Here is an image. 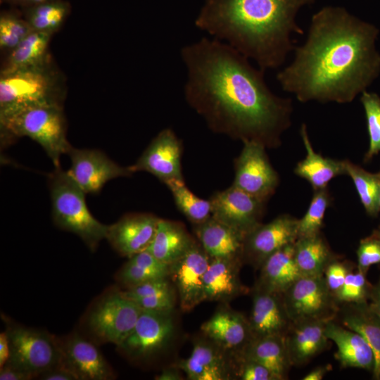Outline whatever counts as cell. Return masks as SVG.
Returning a JSON list of instances; mask_svg holds the SVG:
<instances>
[{
	"label": "cell",
	"mask_w": 380,
	"mask_h": 380,
	"mask_svg": "<svg viewBox=\"0 0 380 380\" xmlns=\"http://www.w3.org/2000/svg\"><path fill=\"white\" fill-rule=\"evenodd\" d=\"M168 276L169 266L145 250L128 258V260L115 273V279L123 289H126Z\"/></svg>",
	"instance_id": "32"
},
{
	"label": "cell",
	"mask_w": 380,
	"mask_h": 380,
	"mask_svg": "<svg viewBox=\"0 0 380 380\" xmlns=\"http://www.w3.org/2000/svg\"><path fill=\"white\" fill-rule=\"evenodd\" d=\"M194 232L202 248L210 258L243 261L246 236L211 217L194 225Z\"/></svg>",
	"instance_id": "21"
},
{
	"label": "cell",
	"mask_w": 380,
	"mask_h": 380,
	"mask_svg": "<svg viewBox=\"0 0 380 380\" xmlns=\"http://www.w3.org/2000/svg\"><path fill=\"white\" fill-rule=\"evenodd\" d=\"M329 321L314 319L291 324L284 336L291 365H304L326 347L329 339L325 329Z\"/></svg>",
	"instance_id": "23"
},
{
	"label": "cell",
	"mask_w": 380,
	"mask_h": 380,
	"mask_svg": "<svg viewBox=\"0 0 380 380\" xmlns=\"http://www.w3.org/2000/svg\"><path fill=\"white\" fill-rule=\"evenodd\" d=\"M172 312L142 310L133 329L117 350L134 362H145L161 353L175 334Z\"/></svg>",
	"instance_id": "10"
},
{
	"label": "cell",
	"mask_w": 380,
	"mask_h": 380,
	"mask_svg": "<svg viewBox=\"0 0 380 380\" xmlns=\"http://www.w3.org/2000/svg\"><path fill=\"white\" fill-rule=\"evenodd\" d=\"M34 379L32 375L7 362L0 368L1 380H30Z\"/></svg>",
	"instance_id": "46"
},
{
	"label": "cell",
	"mask_w": 380,
	"mask_h": 380,
	"mask_svg": "<svg viewBox=\"0 0 380 380\" xmlns=\"http://www.w3.org/2000/svg\"><path fill=\"white\" fill-rule=\"evenodd\" d=\"M378 33L343 8L324 7L312 15L305 42L294 48L293 61L277 80L303 103H350L380 72Z\"/></svg>",
	"instance_id": "2"
},
{
	"label": "cell",
	"mask_w": 380,
	"mask_h": 380,
	"mask_svg": "<svg viewBox=\"0 0 380 380\" xmlns=\"http://www.w3.org/2000/svg\"><path fill=\"white\" fill-rule=\"evenodd\" d=\"M67 154L71 162L68 172L85 194H97L109 180L133 174L99 150L72 146Z\"/></svg>",
	"instance_id": "15"
},
{
	"label": "cell",
	"mask_w": 380,
	"mask_h": 380,
	"mask_svg": "<svg viewBox=\"0 0 380 380\" xmlns=\"http://www.w3.org/2000/svg\"><path fill=\"white\" fill-rule=\"evenodd\" d=\"M194 241L182 223L160 218L146 251L169 266L182 257Z\"/></svg>",
	"instance_id": "28"
},
{
	"label": "cell",
	"mask_w": 380,
	"mask_h": 380,
	"mask_svg": "<svg viewBox=\"0 0 380 380\" xmlns=\"http://www.w3.org/2000/svg\"><path fill=\"white\" fill-rule=\"evenodd\" d=\"M4 136L27 137L37 142L55 167L72 146L66 137V121L63 106L44 105L28 108L0 118Z\"/></svg>",
	"instance_id": "7"
},
{
	"label": "cell",
	"mask_w": 380,
	"mask_h": 380,
	"mask_svg": "<svg viewBox=\"0 0 380 380\" xmlns=\"http://www.w3.org/2000/svg\"><path fill=\"white\" fill-rule=\"evenodd\" d=\"M329 371V366H322L315 368L310 373L305 375L303 380H321L323 379L325 374Z\"/></svg>",
	"instance_id": "51"
},
{
	"label": "cell",
	"mask_w": 380,
	"mask_h": 380,
	"mask_svg": "<svg viewBox=\"0 0 380 380\" xmlns=\"http://www.w3.org/2000/svg\"><path fill=\"white\" fill-rule=\"evenodd\" d=\"M120 289L122 295L132 301L176 291L169 277L153 279Z\"/></svg>",
	"instance_id": "41"
},
{
	"label": "cell",
	"mask_w": 380,
	"mask_h": 380,
	"mask_svg": "<svg viewBox=\"0 0 380 380\" xmlns=\"http://www.w3.org/2000/svg\"><path fill=\"white\" fill-rule=\"evenodd\" d=\"M315 0H205L195 25L226 42L263 71L282 65L303 34L298 10Z\"/></svg>",
	"instance_id": "3"
},
{
	"label": "cell",
	"mask_w": 380,
	"mask_h": 380,
	"mask_svg": "<svg viewBox=\"0 0 380 380\" xmlns=\"http://www.w3.org/2000/svg\"><path fill=\"white\" fill-rule=\"evenodd\" d=\"M294 258L302 275H324L334 259L321 234L298 238L294 243Z\"/></svg>",
	"instance_id": "33"
},
{
	"label": "cell",
	"mask_w": 380,
	"mask_h": 380,
	"mask_svg": "<svg viewBox=\"0 0 380 380\" xmlns=\"http://www.w3.org/2000/svg\"><path fill=\"white\" fill-rule=\"evenodd\" d=\"M61 362L77 380H112L115 371L97 348V344L75 331L58 337Z\"/></svg>",
	"instance_id": "13"
},
{
	"label": "cell",
	"mask_w": 380,
	"mask_h": 380,
	"mask_svg": "<svg viewBox=\"0 0 380 380\" xmlns=\"http://www.w3.org/2000/svg\"><path fill=\"white\" fill-rule=\"evenodd\" d=\"M210 258L195 240L186 253L169 265V279L179 296L182 311L189 312L205 300L204 276Z\"/></svg>",
	"instance_id": "12"
},
{
	"label": "cell",
	"mask_w": 380,
	"mask_h": 380,
	"mask_svg": "<svg viewBox=\"0 0 380 380\" xmlns=\"http://www.w3.org/2000/svg\"><path fill=\"white\" fill-rule=\"evenodd\" d=\"M294 243L278 250L263 261L255 288L282 294L302 276L294 258Z\"/></svg>",
	"instance_id": "26"
},
{
	"label": "cell",
	"mask_w": 380,
	"mask_h": 380,
	"mask_svg": "<svg viewBox=\"0 0 380 380\" xmlns=\"http://www.w3.org/2000/svg\"><path fill=\"white\" fill-rule=\"evenodd\" d=\"M239 362V374L242 380H277L267 367L255 361L241 358Z\"/></svg>",
	"instance_id": "44"
},
{
	"label": "cell",
	"mask_w": 380,
	"mask_h": 380,
	"mask_svg": "<svg viewBox=\"0 0 380 380\" xmlns=\"http://www.w3.org/2000/svg\"><path fill=\"white\" fill-rule=\"evenodd\" d=\"M159 217L151 213H127L108 225L106 239L127 258L147 249L156 233Z\"/></svg>",
	"instance_id": "19"
},
{
	"label": "cell",
	"mask_w": 380,
	"mask_h": 380,
	"mask_svg": "<svg viewBox=\"0 0 380 380\" xmlns=\"http://www.w3.org/2000/svg\"><path fill=\"white\" fill-rule=\"evenodd\" d=\"M180 371L181 369L177 366L167 367L164 369L155 379L156 380H181L182 376Z\"/></svg>",
	"instance_id": "49"
},
{
	"label": "cell",
	"mask_w": 380,
	"mask_h": 380,
	"mask_svg": "<svg viewBox=\"0 0 380 380\" xmlns=\"http://www.w3.org/2000/svg\"><path fill=\"white\" fill-rule=\"evenodd\" d=\"M243 260L210 259L204 276L205 300L227 302L246 291L239 277Z\"/></svg>",
	"instance_id": "25"
},
{
	"label": "cell",
	"mask_w": 380,
	"mask_h": 380,
	"mask_svg": "<svg viewBox=\"0 0 380 380\" xmlns=\"http://www.w3.org/2000/svg\"><path fill=\"white\" fill-rule=\"evenodd\" d=\"M300 133L306 156L297 163L294 169L296 175L307 180L315 191L327 188L331 179L346 175L344 160H338L324 157L314 151L305 124H302Z\"/></svg>",
	"instance_id": "27"
},
{
	"label": "cell",
	"mask_w": 380,
	"mask_h": 380,
	"mask_svg": "<svg viewBox=\"0 0 380 380\" xmlns=\"http://www.w3.org/2000/svg\"><path fill=\"white\" fill-rule=\"evenodd\" d=\"M348 269L346 264L335 259L327 265L324 276L327 286L334 296L341 288L348 273L350 272Z\"/></svg>",
	"instance_id": "43"
},
{
	"label": "cell",
	"mask_w": 380,
	"mask_h": 380,
	"mask_svg": "<svg viewBox=\"0 0 380 380\" xmlns=\"http://www.w3.org/2000/svg\"><path fill=\"white\" fill-rule=\"evenodd\" d=\"M227 354L211 341L196 342L190 356L177 363L190 380H226L230 379Z\"/></svg>",
	"instance_id": "22"
},
{
	"label": "cell",
	"mask_w": 380,
	"mask_h": 380,
	"mask_svg": "<svg viewBox=\"0 0 380 380\" xmlns=\"http://www.w3.org/2000/svg\"><path fill=\"white\" fill-rule=\"evenodd\" d=\"M23 17L14 12L3 11L0 15V48L7 53L13 50L31 32Z\"/></svg>",
	"instance_id": "39"
},
{
	"label": "cell",
	"mask_w": 380,
	"mask_h": 380,
	"mask_svg": "<svg viewBox=\"0 0 380 380\" xmlns=\"http://www.w3.org/2000/svg\"><path fill=\"white\" fill-rule=\"evenodd\" d=\"M331 201L327 188L315 191L306 213L301 219H298V238L320 233L324 215Z\"/></svg>",
	"instance_id": "37"
},
{
	"label": "cell",
	"mask_w": 380,
	"mask_h": 380,
	"mask_svg": "<svg viewBox=\"0 0 380 380\" xmlns=\"http://www.w3.org/2000/svg\"><path fill=\"white\" fill-rule=\"evenodd\" d=\"M243 144L241 152L235 160L232 184L265 203L279 185V175L271 165L264 146L254 141Z\"/></svg>",
	"instance_id": "11"
},
{
	"label": "cell",
	"mask_w": 380,
	"mask_h": 380,
	"mask_svg": "<svg viewBox=\"0 0 380 380\" xmlns=\"http://www.w3.org/2000/svg\"><path fill=\"white\" fill-rule=\"evenodd\" d=\"M180 54L187 71L185 99L213 132L266 148L281 145L291 124L293 103L270 90L265 71L215 38L186 45Z\"/></svg>",
	"instance_id": "1"
},
{
	"label": "cell",
	"mask_w": 380,
	"mask_h": 380,
	"mask_svg": "<svg viewBox=\"0 0 380 380\" xmlns=\"http://www.w3.org/2000/svg\"><path fill=\"white\" fill-rule=\"evenodd\" d=\"M11 355L8 362L33 378L56 365L61 354L58 337L49 332L25 327L1 314Z\"/></svg>",
	"instance_id": "8"
},
{
	"label": "cell",
	"mask_w": 380,
	"mask_h": 380,
	"mask_svg": "<svg viewBox=\"0 0 380 380\" xmlns=\"http://www.w3.org/2000/svg\"><path fill=\"white\" fill-rule=\"evenodd\" d=\"M241 358L251 360L262 365L274 374L277 380L286 379L289 368L292 366L285 337L281 335L253 338Z\"/></svg>",
	"instance_id": "30"
},
{
	"label": "cell",
	"mask_w": 380,
	"mask_h": 380,
	"mask_svg": "<svg viewBox=\"0 0 380 380\" xmlns=\"http://www.w3.org/2000/svg\"><path fill=\"white\" fill-rule=\"evenodd\" d=\"M51 1L54 0H1V2L20 7L22 9L32 7Z\"/></svg>",
	"instance_id": "50"
},
{
	"label": "cell",
	"mask_w": 380,
	"mask_h": 380,
	"mask_svg": "<svg viewBox=\"0 0 380 380\" xmlns=\"http://www.w3.org/2000/svg\"><path fill=\"white\" fill-rule=\"evenodd\" d=\"M201 329L210 341L237 360L253 338L249 320L229 308L218 309Z\"/></svg>",
	"instance_id": "18"
},
{
	"label": "cell",
	"mask_w": 380,
	"mask_h": 380,
	"mask_svg": "<svg viewBox=\"0 0 380 380\" xmlns=\"http://www.w3.org/2000/svg\"><path fill=\"white\" fill-rule=\"evenodd\" d=\"M42 380H77L72 372L61 362L37 376Z\"/></svg>",
	"instance_id": "45"
},
{
	"label": "cell",
	"mask_w": 380,
	"mask_h": 380,
	"mask_svg": "<svg viewBox=\"0 0 380 380\" xmlns=\"http://www.w3.org/2000/svg\"><path fill=\"white\" fill-rule=\"evenodd\" d=\"M248 319L253 338L285 336L292 322L284 306L282 294L255 288Z\"/></svg>",
	"instance_id": "20"
},
{
	"label": "cell",
	"mask_w": 380,
	"mask_h": 380,
	"mask_svg": "<svg viewBox=\"0 0 380 380\" xmlns=\"http://www.w3.org/2000/svg\"><path fill=\"white\" fill-rule=\"evenodd\" d=\"M348 304L340 311L341 322L347 329L361 335L374 355L372 372L375 379H380V318L369 309L367 302Z\"/></svg>",
	"instance_id": "29"
},
{
	"label": "cell",
	"mask_w": 380,
	"mask_h": 380,
	"mask_svg": "<svg viewBox=\"0 0 380 380\" xmlns=\"http://www.w3.org/2000/svg\"><path fill=\"white\" fill-rule=\"evenodd\" d=\"M357 258V269L365 274L372 265L380 263V230L360 241Z\"/></svg>",
	"instance_id": "42"
},
{
	"label": "cell",
	"mask_w": 380,
	"mask_h": 380,
	"mask_svg": "<svg viewBox=\"0 0 380 380\" xmlns=\"http://www.w3.org/2000/svg\"><path fill=\"white\" fill-rule=\"evenodd\" d=\"M10 355L9 341L6 332L4 331L0 334V368L8 361Z\"/></svg>",
	"instance_id": "48"
},
{
	"label": "cell",
	"mask_w": 380,
	"mask_h": 380,
	"mask_svg": "<svg viewBox=\"0 0 380 380\" xmlns=\"http://www.w3.org/2000/svg\"><path fill=\"white\" fill-rule=\"evenodd\" d=\"M282 297L292 324L314 319L331 320L338 309L324 275L300 276L282 293Z\"/></svg>",
	"instance_id": "9"
},
{
	"label": "cell",
	"mask_w": 380,
	"mask_h": 380,
	"mask_svg": "<svg viewBox=\"0 0 380 380\" xmlns=\"http://www.w3.org/2000/svg\"><path fill=\"white\" fill-rule=\"evenodd\" d=\"M53 34L32 31L7 53L1 73L40 64L49 58V45Z\"/></svg>",
	"instance_id": "31"
},
{
	"label": "cell",
	"mask_w": 380,
	"mask_h": 380,
	"mask_svg": "<svg viewBox=\"0 0 380 380\" xmlns=\"http://www.w3.org/2000/svg\"><path fill=\"white\" fill-rule=\"evenodd\" d=\"M64 81L51 58L37 65L0 74V118L44 105H61Z\"/></svg>",
	"instance_id": "4"
},
{
	"label": "cell",
	"mask_w": 380,
	"mask_h": 380,
	"mask_svg": "<svg viewBox=\"0 0 380 380\" xmlns=\"http://www.w3.org/2000/svg\"><path fill=\"white\" fill-rule=\"evenodd\" d=\"M298 223V219L284 214L267 224H259L246 237L243 260L260 267L270 255L296 241Z\"/></svg>",
	"instance_id": "17"
},
{
	"label": "cell",
	"mask_w": 380,
	"mask_h": 380,
	"mask_svg": "<svg viewBox=\"0 0 380 380\" xmlns=\"http://www.w3.org/2000/svg\"><path fill=\"white\" fill-rule=\"evenodd\" d=\"M360 101L363 106L367 120L369 146L365 156V163L372 160L380 152V97L366 90L362 92Z\"/></svg>",
	"instance_id": "38"
},
{
	"label": "cell",
	"mask_w": 380,
	"mask_h": 380,
	"mask_svg": "<svg viewBox=\"0 0 380 380\" xmlns=\"http://www.w3.org/2000/svg\"><path fill=\"white\" fill-rule=\"evenodd\" d=\"M182 145L170 128L161 130L150 142L135 163L129 166L133 172H147L160 182L184 179L181 157Z\"/></svg>",
	"instance_id": "16"
},
{
	"label": "cell",
	"mask_w": 380,
	"mask_h": 380,
	"mask_svg": "<svg viewBox=\"0 0 380 380\" xmlns=\"http://www.w3.org/2000/svg\"><path fill=\"white\" fill-rule=\"evenodd\" d=\"M209 200L212 217L246 236L261 224L265 203L233 184Z\"/></svg>",
	"instance_id": "14"
},
{
	"label": "cell",
	"mask_w": 380,
	"mask_h": 380,
	"mask_svg": "<svg viewBox=\"0 0 380 380\" xmlns=\"http://www.w3.org/2000/svg\"><path fill=\"white\" fill-rule=\"evenodd\" d=\"M165 184L170 191L177 208L194 225L200 224L212 217L210 200L201 198L192 193L184 179H171Z\"/></svg>",
	"instance_id": "35"
},
{
	"label": "cell",
	"mask_w": 380,
	"mask_h": 380,
	"mask_svg": "<svg viewBox=\"0 0 380 380\" xmlns=\"http://www.w3.org/2000/svg\"><path fill=\"white\" fill-rule=\"evenodd\" d=\"M372 286L366 278V274L359 271L349 272L341 288L335 295L340 303H359L368 302Z\"/></svg>",
	"instance_id": "40"
},
{
	"label": "cell",
	"mask_w": 380,
	"mask_h": 380,
	"mask_svg": "<svg viewBox=\"0 0 380 380\" xmlns=\"http://www.w3.org/2000/svg\"><path fill=\"white\" fill-rule=\"evenodd\" d=\"M326 336L337 347L336 359L344 367H355L373 372L374 355L369 345L358 333L329 321Z\"/></svg>",
	"instance_id": "24"
},
{
	"label": "cell",
	"mask_w": 380,
	"mask_h": 380,
	"mask_svg": "<svg viewBox=\"0 0 380 380\" xmlns=\"http://www.w3.org/2000/svg\"><path fill=\"white\" fill-rule=\"evenodd\" d=\"M48 184L54 224L78 236L91 251H95L106 239L108 225L91 215L85 202V192L61 166L49 175Z\"/></svg>",
	"instance_id": "5"
},
{
	"label": "cell",
	"mask_w": 380,
	"mask_h": 380,
	"mask_svg": "<svg viewBox=\"0 0 380 380\" xmlns=\"http://www.w3.org/2000/svg\"><path fill=\"white\" fill-rule=\"evenodd\" d=\"M379 205L380 208V189H379Z\"/></svg>",
	"instance_id": "52"
},
{
	"label": "cell",
	"mask_w": 380,
	"mask_h": 380,
	"mask_svg": "<svg viewBox=\"0 0 380 380\" xmlns=\"http://www.w3.org/2000/svg\"><path fill=\"white\" fill-rule=\"evenodd\" d=\"M70 9L68 1L54 0L22 11L23 17L32 30L53 34L63 25Z\"/></svg>",
	"instance_id": "34"
},
{
	"label": "cell",
	"mask_w": 380,
	"mask_h": 380,
	"mask_svg": "<svg viewBox=\"0 0 380 380\" xmlns=\"http://www.w3.org/2000/svg\"><path fill=\"white\" fill-rule=\"evenodd\" d=\"M142 310L124 296L121 289L109 287L89 305L80 321L84 336L96 344L121 343L133 329Z\"/></svg>",
	"instance_id": "6"
},
{
	"label": "cell",
	"mask_w": 380,
	"mask_h": 380,
	"mask_svg": "<svg viewBox=\"0 0 380 380\" xmlns=\"http://www.w3.org/2000/svg\"><path fill=\"white\" fill-rule=\"evenodd\" d=\"M368 300L371 311L380 318V279L376 285L372 286Z\"/></svg>",
	"instance_id": "47"
},
{
	"label": "cell",
	"mask_w": 380,
	"mask_h": 380,
	"mask_svg": "<svg viewBox=\"0 0 380 380\" xmlns=\"http://www.w3.org/2000/svg\"><path fill=\"white\" fill-rule=\"evenodd\" d=\"M346 175L353 182L360 201L370 216L375 217L380 212L379 196L380 172L372 173L348 160H344Z\"/></svg>",
	"instance_id": "36"
}]
</instances>
